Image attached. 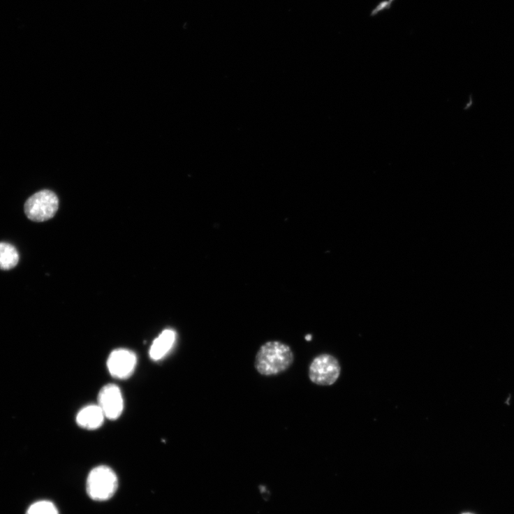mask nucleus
<instances>
[{
	"instance_id": "f03ea898",
	"label": "nucleus",
	"mask_w": 514,
	"mask_h": 514,
	"mask_svg": "<svg viewBox=\"0 0 514 514\" xmlns=\"http://www.w3.org/2000/svg\"><path fill=\"white\" fill-rule=\"evenodd\" d=\"M118 487V478L115 471L107 466L93 469L87 478V491L89 497L98 501L112 498Z\"/></svg>"
},
{
	"instance_id": "423d86ee",
	"label": "nucleus",
	"mask_w": 514,
	"mask_h": 514,
	"mask_svg": "<svg viewBox=\"0 0 514 514\" xmlns=\"http://www.w3.org/2000/svg\"><path fill=\"white\" fill-rule=\"evenodd\" d=\"M99 406L108 419L116 420L124 409V399L120 389L117 385L110 383L105 386L98 396Z\"/></svg>"
},
{
	"instance_id": "9b49d317",
	"label": "nucleus",
	"mask_w": 514,
	"mask_h": 514,
	"mask_svg": "<svg viewBox=\"0 0 514 514\" xmlns=\"http://www.w3.org/2000/svg\"><path fill=\"white\" fill-rule=\"evenodd\" d=\"M306 339H307V341H310V340L311 339V335H307V336L306 337Z\"/></svg>"
},
{
	"instance_id": "20e7f679",
	"label": "nucleus",
	"mask_w": 514,
	"mask_h": 514,
	"mask_svg": "<svg viewBox=\"0 0 514 514\" xmlns=\"http://www.w3.org/2000/svg\"><path fill=\"white\" fill-rule=\"evenodd\" d=\"M341 372L337 360L330 355L316 357L309 367V379L318 385L330 386L335 383Z\"/></svg>"
},
{
	"instance_id": "7ed1b4c3",
	"label": "nucleus",
	"mask_w": 514,
	"mask_h": 514,
	"mask_svg": "<svg viewBox=\"0 0 514 514\" xmlns=\"http://www.w3.org/2000/svg\"><path fill=\"white\" fill-rule=\"evenodd\" d=\"M59 200L55 193L44 189L30 197L24 204V213L31 221L43 222L56 214Z\"/></svg>"
},
{
	"instance_id": "9d476101",
	"label": "nucleus",
	"mask_w": 514,
	"mask_h": 514,
	"mask_svg": "<svg viewBox=\"0 0 514 514\" xmlns=\"http://www.w3.org/2000/svg\"><path fill=\"white\" fill-rule=\"evenodd\" d=\"M27 514H59V513L53 503L42 501L32 504L27 510Z\"/></svg>"
},
{
	"instance_id": "6e6552de",
	"label": "nucleus",
	"mask_w": 514,
	"mask_h": 514,
	"mask_svg": "<svg viewBox=\"0 0 514 514\" xmlns=\"http://www.w3.org/2000/svg\"><path fill=\"white\" fill-rule=\"evenodd\" d=\"M177 335L172 330H166L152 342L149 350V357L154 361L164 359L173 348Z\"/></svg>"
},
{
	"instance_id": "f8f14e48",
	"label": "nucleus",
	"mask_w": 514,
	"mask_h": 514,
	"mask_svg": "<svg viewBox=\"0 0 514 514\" xmlns=\"http://www.w3.org/2000/svg\"><path fill=\"white\" fill-rule=\"evenodd\" d=\"M464 514H472V513H464Z\"/></svg>"
},
{
	"instance_id": "1a4fd4ad",
	"label": "nucleus",
	"mask_w": 514,
	"mask_h": 514,
	"mask_svg": "<svg viewBox=\"0 0 514 514\" xmlns=\"http://www.w3.org/2000/svg\"><path fill=\"white\" fill-rule=\"evenodd\" d=\"M19 260V253L13 245L0 242V270H10L15 268Z\"/></svg>"
},
{
	"instance_id": "f257e3e1",
	"label": "nucleus",
	"mask_w": 514,
	"mask_h": 514,
	"mask_svg": "<svg viewBox=\"0 0 514 514\" xmlns=\"http://www.w3.org/2000/svg\"><path fill=\"white\" fill-rule=\"evenodd\" d=\"M293 362L291 347L280 342H269L257 352L254 365L260 374L273 376L287 370Z\"/></svg>"
},
{
	"instance_id": "39448f33",
	"label": "nucleus",
	"mask_w": 514,
	"mask_h": 514,
	"mask_svg": "<svg viewBox=\"0 0 514 514\" xmlns=\"http://www.w3.org/2000/svg\"><path fill=\"white\" fill-rule=\"evenodd\" d=\"M137 363L138 358L135 352L126 348H118L110 353L107 365L114 378L126 379L132 376Z\"/></svg>"
},
{
	"instance_id": "0eeeda50",
	"label": "nucleus",
	"mask_w": 514,
	"mask_h": 514,
	"mask_svg": "<svg viewBox=\"0 0 514 514\" xmlns=\"http://www.w3.org/2000/svg\"><path fill=\"white\" fill-rule=\"evenodd\" d=\"M105 418L99 405L91 404L84 407L78 412L76 421L80 427L93 430L101 427Z\"/></svg>"
}]
</instances>
